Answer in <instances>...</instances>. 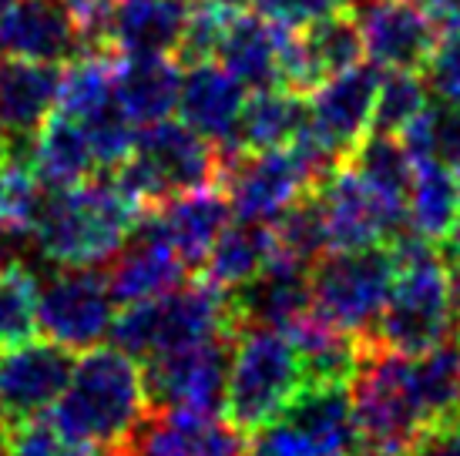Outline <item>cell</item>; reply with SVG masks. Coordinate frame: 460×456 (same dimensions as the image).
Returning a JSON list of instances; mask_svg holds the SVG:
<instances>
[{
	"label": "cell",
	"mask_w": 460,
	"mask_h": 456,
	"mask_svg": "<svg viewBox=\"0 0 460 456\" xmlns=\"http://www.w3.org/2000/svg\"><path fill=\"white\" fill-rule=\"evenodd\" d=\"M218 4H226V7H235V11H249V7H259L262 0H218Z\"/></svg>",
	"instance_id": "43"
},
{
	"label": "cell",
	"mask_w": 460,
	"mask_h": 456,
	"mask_svg": "<svg viewBox=\"0 0 460 456\" xmlns=\"http://www.w3.org/2000/svg\"><path fill=\"white\" fill-rule=\"evenodd\" d=\"M394 255V289L373 339L363 346L420 355L457 332L447 259L440 252V245L417 235H396Z\"/></svg>",
	"instance_id": "3"
},
{
	"label": "cell",
	"mask_w": 460,
	"mask_h": 456,
	"mask_svg": "<svg viewBox=\"0 0 460 456\" xmlns=\"http://www.w3.org/2000/svg\"><path fill=\"white\" fill-rule=\"evenodd\" d=\"M272 259L289 262L299 268H313L323 255L330 252L326 245V228H323V212L316 202V191L309 189L303 198H296L272 225Z\"/></svg>",
	"instance_id": "33"
},
{
	"label": "cell",
	"mask_w": 460,
	"mask_h": 456,
	"mask_svg": "<svg viewBox=\"0 0 460 456\" xmlns=\"http://www.w3.org/2000/svg\"><path fill=\"white\" fill-rule=\"evenodd\" d=\"M357 24L363 54L384 71H423L440 38V21L420 0H363Z\"/></svg>",
	"instance_id": "13"
},
{
	"label": "cell",
	"mask_w": 460,
	"mask_h": 456,
	"mask_svg": "<svg viewBox=\"0 0 460 456\" xmlns=\"http://www.w3.org/2000/svg\"><path fill=\"white\" fill-rule=\"evenodd\" d=\"M232 339L235 336H216L145 359L141 376H145L148 406L155 413L218 417L226 409Z\"/></svg>",
	"instance_id": "9"
},
{
	"label": "cell",
	"mask_w": 460,
	"mask_h": 456,
	"mask_svg": "<svg viewBox=\"0 0 460 456\" xmlns=\"http://www.w3.org/2000/svg\"><path fill=\"white\" fill-rule=\"evenodd\" d=\"M286 34L289 27H282L262 11H235L218 44L216 61L239 77L245 88H282L279 64Z\"/></svg>",
	"instance_id": "23"
},
{
	"label": "cell",
	"mask_w": 460,
	"mask_h": 456,
	"mask_svg": "<svg viewBox=\"0 0 460 456\" xmlns=\"http://www.w3.org/2000/svg\"><path fill=\"white\" fill-rule=\"evenodd\" d=\"M77 51H81L77 31L58 0H13L0 17L4 57L61 64Z\"/></svg>",
	"instance_id": "21"
},
{
	"label": "cell",
	"mask_w": 460,
	"mask_h": 456,
	"mask_svg": "<svg viewBox=\"0 0 460 456\" xmlns=\"http://www.w3.org/2000/svg\"><path fill=\"white\" fill-rule=\"evenodd\" d=\"M359 4H363V0H359Z\"/></svg>",
	"instance_id": "47"
},
{
	"label": "cell",
	"mask_w": 460,
	"mask_h": 456,
	"mask_svg": "<svg viewBox=\"0 0 460 456\" xmlns=\"http://www.w3.org/2000/svg\"><path fill=\"white\" fill-rule=\"evenodd\" d=\"M410 456H460V413L427 426Z\"/></svg>",
	"instance_id": "40"
},
{
	"label": "cell",
	"mask_w": 460,
	"mask_h": 456,
	"mask_svg": "<svg viewBox=\"0 0 460 456\" xmlns=\"http://www.w3.org/2000/svg\"><path fill=\"white\" fill-rule=\"evenodd\" d=\"M7 440H11V423L0 417V456L7 453Z\"/></svg>",
	"instance_id": "44"
},
{
	"label": "cell",
	"mask_w": 460,
	"mask_h": 456,
	"mask_svg": "<svg viewBox=\"0 0 460 456\" xmlns=\"http://www.w3.org/2000/svg\"><path fill=\"white\" fill-rule=\"evenodd\" d=\"M115 175L155 208L181 191L218 185V148L185 121L165 118L141 127L131 154L115 165Z\"/></svg>",
	"instance_id": "8"
},
{
	"label": "cell",
	"mask_w": 460,
	"mask_h": 456,
	"mask_svg": "<svg viewBox=\"0 0 460 456\" xmlns=\"http://www.w3.org/2000/svg\"><path fill=\"white\" fill-rule=\"evenodd\" d=\"M313 191L320 202L330 252L367 249L403 235L407 208L380 195L346 158Z\"/></svg>",
	"instance_id": "10"
},
{
	"label": "cell",
	"mask_w": 460,
	"mask_h": 456,
	"mask_svg": "<svg viewBox=\"0 0 460 456\" xmlns=\"http://www.w3.org/2000/svg\"><path fill=\"white\" fill-rule=\"evenodd\" d=\"M232 13L235 7H226L218 0H189V24L179 44V61H216Z\"/></svg>",
	"instance_id": "35"
},
{
	"label": "cell",
	"mask_w": 460,
	"mask_h": 456,
	"mask_svg": "<svg viewBox=\"0 0 460 456\" xmlns=\"http://www.w3.org/2000/svg\"><path fill=\"white\" fill-rule=\"evenodd\" d=\"M40 276L21 255L0 266V353L24 346L40 332L38 326Z\"/></svg>",
	"instance_id": "32"
},
{
	"label": "cell",
	"mask_w": 460,
	"mask_h": 456,
	"mask_svg": "<svg viewBox=\"0 0 460 456\" xmlns=\"http://www.w3.org/2000/svg\"><path fill=\"white\" fill-rule=\"evenodd\" d=\"M4 262H7V259H4V255H0V266H4Z\"/></svg>",
	"instance_id": "46"
},
{
	"label": "cell",
	"mask_w": 460,
	"mask_h": 456,
	"mask_svg": "<svg viewBox=\"0 0 460 456\" xmlns=\"http://www.w3.org/2000/svg\"><path fill=\"white\" fill-rule=\"evenodd\" d=\"M245 433L222 417L148 413L115 456H245Z\"/></svg>",
	"instance_id": "18"
},
{
	"label": "cell",
	"mask_w": 460,
	"mask_h": 456,
	"mask_svg": "<svg viewBox=\"0 0 460 456\" xmlns=\"http://www.w3.org/2000/svg\"><path fill=\"white\" fill-rule=\"evenodd\" d=\"M115 295L102 268H54L40 282L38 326L71 353H88L111 336Z\"/></svg>",
	"instance_id": "12"
},
{
	"label": "cell",
	"mask_w": 460,
	"mask_h": 456,
	"mask_svg": "<svg viewBox=\"0 0 460 456\" xmlns=\"http://www.w3.org/2000/svg\"><path fill=\"white\" fill-rule=\"evenodd\" d=\"M450 171H454V181H457V191H460V162H454V165H450Z\"/></svg>",
	"instance_id": "45"
},
{
	"label": "cell",
	"mask_w": 460,
	"mask_h": 456,
	"mask_svg": "<svg viewBox=\"0 0 460 456\" xmlns=\"http://www.w3.org/2000/svg\"><path fill=\"white\" fill-rule=\"evenodd\" d=\"M181 67L172 54H121L115 94L131 125L148 127L179 108Z\"/></svg>",
	"instance_id": "25"
},
{
	"label": "cell",
	"mask_w": 460,
	"mask_h": 456,
	"mask_svg": "<svg viewBox=\"0 0 460 456\" xmlns=\"http://www.w3.org/2000/svg\"><path fill=\"white\" fill-rule=\"evenodd\" d=\"M306 125V104L286 88H259L245 98L232 148L239 152H272L289 148L299 127Z\"/></svg>",
	"instance_id": "31"
},
{
	"label": "cell",
	"mask_w": 460,
	"mask_h": 456,
	"mask_svg": "<svg viewBox=\"0 0 460 456\" xmlns=\"http://www.w3.org/2000/svg\"><path fill=\"white\" fill-rule=\"evenodd\" d=\"M410 165L413 178L407 191V225L417 239L444 245L460 225V191L454 171L440 158H417Z\"/></svg>",
	"instance_id": "27"
},
{
	"label": "cell",
	"mask_w": 460,
	"mask_h": 456,
	"mask_svg": "<svg viewBox=\"0 0 460 456\" xmlns=\"http://www.w3.org/2000/svg\"><path fill=\"white\" fill-rule=\"evenodd\" d=\"M359 57H363V40L353 7L306 27H289L282 44L279 84L299 98H309L323 81L359 64Z\"/></svg>",
	"instance_id": "14"
},
{
	"label": "cell",
	"mask_w": 460,
	"mask_h": 456,
	"mask_svg": "<svg viewBox=\"0 0 460 456\" xmlns=\"http://www.w3.org/2000/svg\"><path fill=\"white\" fill-rule=\"evenodd\" d=\"M440 249H444V259H447L450 295H454V322H457V332H460V225Z\"/></svg>",
	"instance_id": "41"
},
{
	"label": "cell",
	"mask_w": 460,
	"mask_h": 456,
	"mask_svg": "<svg viewBox=\"0 0 460 456\" xmlns=\"http://www.w3.org/2000/svg\"><path fill=\"white\" fill-rule=\"evenodd\" d=\"M279 419L303 433L316 456H357L349 382H306Z\"/></svg>",
	"instance_id": "24"
},
{
	"label": "cell",
	"mask_w": 460,
	"mask_h": 456,
	"mask_svg": "<svg viewBox=\"0 0 460 456\" xmlns=\"http://www.w3.org/2000/svg\"><path fill=\"white\" fill-rule=\"evenodd\" d=\"M349 7H353V0H262L259 4V11L279 21L282 27H306L313 21L349 11Z\"/></svg>",
	"instance_id": "38"
},
{
	"label": "cell",
	"mask_w": 460,
	"mask_h": 456,
	"mask_svg": "<svg viewBox=\"0 0 460 456\" xmlns=\"http://www.w3.org/2000/svg\"><path fill=\"white\" fill-rule=\"evenodd\" d=\"M4 456H104L98 446L81 443L65 430H58L48 413L24 423H13L11 440H7V453Z\"/></svg>",
	"instance_id": "36"
},
{
	"label": "cell",
	"mask_w": 460,
	"mask_h": 456,
	"mask_svg": "<svg viewBox=\"0 0 460 456\" xmlns=\"http://www.w3.org/2000/svg\"><path fill=\"white\" fill-rule=\"evenodd\" d=\"M185 276H189V266L172 249V241L162 235V228L155 225L152 212L141 215L128 241L118 249L115 259L104 268L108 289L115 295V303L121 305L158 299L165 292L179 289Z\"/></svg>",
	"instance_id": "17"
},
{
	"label": "cell",
	"mask_w": 460,
	"mask_h": 456,
	"mask_svg": "<svg viewBox=\"0 0 460 456\" xmlns=\"http://www.w3.org/2000/svg\"><path fill=\"white\" fill-rule=\"evenodd\" d=\"M218 185L229 195L235 215L245 222L272 225L296 198H303L313 189V178L289 148H272V152L218 148Z\"/></svg>",
	"instance_id": "11"
},
{
	"label": "cell",
	"mask_w": 460,
	"mask_h": 456,
	"mask_svg": "<svg viewBox=\"0 0 460 456\" xmlns=\"http://www.w3.org/2000/svg\"><path fill=\"white\" fill-rule=\"evenodd\" d=\"M148 205L102 168L81 185L58 189L44 198L31 245L54 268H102L128 241Z\"/></svg>",
	"instance_id": "1"
},
{
	"label": "cell",
	"mask_w": 460,
	"mask_h": 456,
	"mask_svg": "<svg viewBox=\"0 0 460 456\" xmlns=\"http://www.w3.org/2000/svg\"><path fill=\"white\" fill-rule=\"evenodd\" d=\"M148 413L152 406L145 396L138 359L121 353L118 346H94L75 359L71 380L48 409V419L67 436L98 446L104 456H115Z\"/></svg>",
	"instance_id": "2"
},
{
	"label": "cell",
	"mask_w": 460,
	"mask_h": 456,
	"mask_svg": "<svg viewBox=\"0 0 460 456\" xmlns=\"http://www.w3.org/2000/svg\"><path fill=\"white\" fill-rule=\"evenodd\" d=\"M394 241L349 249V252H326L309 268L313 309L363 346L380 326L394 289Z\"/></svg>",
	"instance_id": "7"
},
{
	"label": "cell",
	"mask_w": 460,
	"mask_h": 456,
	"mask_svg": "<svg viewBox=\"0 0 460 456\" xmlns=\"http://www.w3.org/2000/svg\"><path fill=\"white\" fill-rule=\"evenodd\" d=\"M61 67L40 61H0V148L31 152L38 127L58 104Z\"/></svg>",
	"instance_id": "19"
},
{
	"label": "cell",
	"mask_w": 460,
	"mask_h": 456,
	"mask_svg": "<svg viewBox=\"0 0 460 456\" xmlns=\"http://www.w3.org/2000/svg\"><path fill=\"white\" fill-rule=\"evenodd\" d=\"M189 24V0H121L111 48L121 54H179Z\"/></svg>",
	"instance_id": "28"
},
{
	"label": "cell",
	"mask_w": 460,
	"mask_h": 456,
	"mask_svg": "<svg viewBox=\"0 0 460 456\" xmlns=\"http://www.w3.org/2000/svg\"><path fill=\"white\" fill-rule=\"evenodd\" d=\"M380 77H384V67H376L373 61H359L332 75L330 81H323L309 94L306 125L332 154L346 158L370 135Z\"/></svg>",
	"instance_id": "15"
},
{
	"label": "cell",
	"mask_w": 460,
	"mask_h": 456,
	"mask_svg": "<svg viewBox=\"0 0 460 456\" xmlns=\"http://www.w3.org/2000/svg\"><path fill=\"white\" fill-rule=\"evenodd\" d=\"M155 225L172 241V249L181 255V262L192 268H202L205 255L212 252L216 239L232 222V205L222 185H202V189L181 191L168 202L148 208Z\"/></svg>",
	"instance_id": "22"
},
{
	"label": "cell",
	"mask_w": 460,
	"mask_h": 456,
	"mask_svg": "<svg viewBox=\"0 0 460 456\" xmlns=\"http://www.w3.org/2000/svg\"><path fill=\"white\" fill-rule=\"evenodd\" d=\"M306 386V369L293 339L269 326H243L232 339L226 417L243 433H256L289 409Z\"/></svg>",
	"instance_id": "6"
},
{
	"label": "cell",
	"mask_w": 460,
	"mask_h": 456,
	"mask_svg": "<svg viewBox=\"0 0 460 456\" xmlns=\"http://www.w3.org/2000/svg\"><path fill=\"white\" fill-rule=\"evenodd\" d=\"M420 4L434 13L440 24H447V21L460 17V0H420Z\"/></svg>",
	"instance_id": "42"
},
{
	"label": "cell",
	"mask_w": 460,
	"mask_h": 456,
	"mask_svg": "<svg viewBox=\"0 0 460 456\" xmlns=\"http://www.w3.org/2000/svg\"><path fill=\"white\" fill-rule=\"evenodd\" d=\"M75 353L58 342H24L0 353V417L7 423L44 417L65 393Z\"/></svg>",
	"instance_id": "16"
},
{
	"label": "cell",
	"mask_w": 460,
	"mask_h": 456,
	"mask_svg": "<svg viewBox=\"0 0 460 456\" xmlns=\"http://www.w3.org/2000/svg\"><path fill=\"white\" fill-rule=\"evenodd\" d=\"M245 456H316V450L286 419H276L252 433V440L245 443Z\"/></svg>",
	"instance_id": "39"
},
{
	"label": "cell",
	"mask_w": 460,
	"mask_h": 456,
	"mask_svg": "<svg viewBox=\"0 0 460 456\" xmlns=\"http://www.w3.org/2000/svg\"><path fill=\"white\" fill-rule=\"evenodd\" d=\"M216 336H235V309L232 292L216 289L205 279L192 285L181 282L158 299L125 305L111 322V346L141 363Z\"/></svg>",
	"instance_id": "4"
},
{
	"label": "cell",
	"mask_w": 460,
	"mask_h": 456,
	"mask_svg": "<svg viewBox=\"0 0 460 456\" xmlns=\"http://www.w3.org/2000/svg\"><path fill=\"white\" fill-rule=\"evenodd\" d=\"M357 456H410L430 426L410 386V355L380 346H359L357 373L349 380Z\"/></svg>",
	"instance_id": "5"
},
{
	"label": "cell",
	"mask_w": 460,
	"mask_h": 456,
	"mask_svg": "<svg viewBox=\"0 0 460 456\" xmlns=\"http://www.w3.org/2000/svg\"><path fill=\"white\" fill-rule=\"evenodd\" d=\"M427 88L440 104H460V17L440 27L437 48L423 67Z\"/></svg>",
	"instance_id": "37"
},
{
	"label": "cell",
	"mask_w": 460,
	"mask_h": 456,
	"mask_svg": "<svg viewBox=\"0 0 460 456\" xmlns=\"http://www.w3.org/2000/svg\"><path fill=\"white\" fill-rule=\"evenodd\" d=\"M427 104H430V88L420 77V71H386L380 77L370 131L400 135Z\"/></svg>",
	"instance_id": "34"
},
{
	"label": "cell",
	"mask_w": 460,
	"mask_h": 456,
	"mask_svg": "<svg viewBox=\"0 0 460 456\" xmlns=\"http://www.w3.org/2000/svg\"><path fill=\"white\" fill-rule=\"evenodd\" d=\"M245 104V84L218 61H192L181 75L179 111L181 121L195 127L216 148H232L235 125Z\"/></svg>",
	"instance_id": "20"
},
{
	"label": "cell",
	"mask_w": 460,
	"mask_h": 456,
	"mask_svg": "<svg viewBox=\"0 0 460 456\" xmlns=\"http://www.w3.org/2000/svg\"><path fill=\"white\" fill-rule=\"evenodd\" d=\"M272 262V232L259 222H229L202 262V279L222 292H239Z\"/></svg>",
	"instance_id": "30"
},
{
	"label": "cell",
	"mask_w": 460,
	"mask_h": 456,
	"mask_svg": "<svg viewBox=\"0 0 460 456\" xmlns=\"http://www.w3.org/2000/svg\"><path fill=\"white\" fill-rule=\"evenodd\" d=\"M44 198L48 195L31 165V152L0 148V255L4 259H13L24 241L34 239Z\"/></svg>",
	"instance_id": "29"
},
{
	"label": "cell",
	"mask_w": 460,
	"mask_h": 456,
	"mask_svg": "<svg viewBox=\"0 0 460 456\" xmlns=\"http://www.w3.org/2000/svg\"><path fill=\"white\" fill-rule=\"evenodd\" d=\"M31 165L38 171L40 185H48L51 191L81 185L102 171L88 127L58 108L48 114V121L31 141Z\"/></svg>",
	"instance_id": "26"
}]
</instances>
